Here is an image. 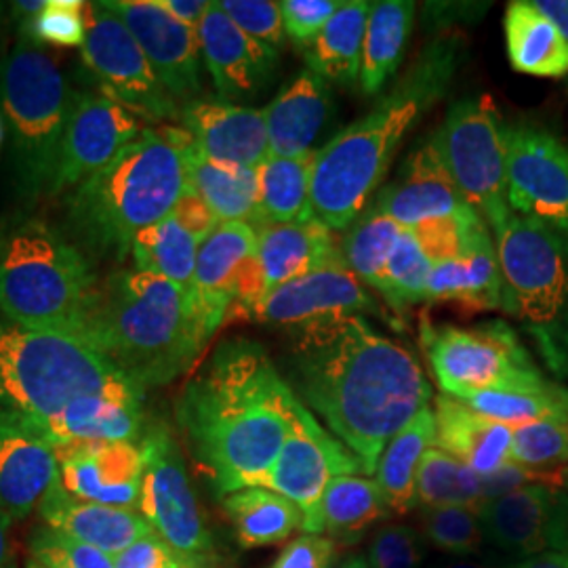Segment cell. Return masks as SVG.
Instances as JSON below:
<instances>
[{
	"instance_id": "obj_52",
	"label": "cell",
	"mask_w": 568,
	"mask_h": 568,
	"mask_svg": "<svg viewBox=\"0 0 568 568\" xmlns=\"http://www.w3.org/2000/svg\"><path fill=\"white\" fill-rule=\"evenodd\" d=\"M114 568H190L156 532L114 556Z\"/></svg>"
},
{
	"instance_id": "obj_16",
	"label": "cell",
	"mask_w": 568,
	"mask_h": 568,
	"mask_svg": "<svg viewBox=\"0 0 568 568\" xmlns=\"http://www.w3.org/2000/svg\"><path fill=\"white\" fill-rule=\"evenodd\" d=\"M384 316L345 262L325 265L304 278L267 291L246 314V321L278 326L286 333L342 316Z\"/></svg>"
},
{
	"instance_id": "obj_34",
	"label": "cell",
	"mask_w": 568,
	"mask_h": 568,
	"mask_svg": "<svg viewBox=\"0 0 568 568\" xmlns=\"http://www.w3.org/2000/svg\"><path fill=\"white\" fill-rule=\"evenodd\" d=\"M236 539L244 549L276 546L304 530V514L291 499L264 487L243 488L224 497Z\"/></svg>"
},
{
	"instance_id": "obj_45",
	"label": "cell",
	"mask_w": 568,
	"mask_h": 568,
	"mask_svg": "<svg viewBox=\"0 0 568 568\" xmlns=\"http://www.w3.org/2000/svg\"><path fill=\"white\" fill-rule=\"evenodd\" d=\"M422 527L434 548L457 556H474L487 541L478 509L429 508L422 514Z\"/></svg>"
},
{
	"instance_id": "obj_63",
	"label": "cell",
	"mask_w": 568,
	"mask_h": 568,
	"mask_svg": "<svg viewBox=\"0 0 568 568\" xmlns=\"http://www.w3.org/2000/svg\"><path fill=\"white\" fill-rule=\"evenodd\" d=\"M28 568H44L42 565H39V562H34V560H30V565H28Z\"/></svg>"
},
{
	"instance_id": "obj_33",
	"label": "cell",
	"mask_w": 568,
	"mask_h": 568,
	"mask_svg": "<svg viewBox=\"0 0 568 568\" xmlns=\"http://www.w3.org/2000/svg\"><path fill=\"white\" fill-rule=\"evenodd\" d=\"M368 13L371 2L366 0L344 2L323 32L305 49L310 72L325 82L345 87L361 81Z\"/></svg>"
},
{
	"instance_id": "obj_58",
	"label": "cell",
	"mask_w": 568,
	"mask_h": 568,
	"mask_svg": "<svg viewBox=\"0 0 568 568\" xmlns=\"http://www.w3.org/2000/svg\"><path fill=\"white\" fill-rule=\"evenodd\" d=\"M11 518L0 511V568H4L7 562V551H9V527H11Z\"/></svg>"
},
{
	"instance_id": "obj_24",
	"label": "cell",
	"mask_w": 568,
	"mask_h": 568,
	"mask_svg": "<svg viewBox=\"0 0 568 568\" xmlns=\"http://www.w3.org/2000/svg\"><path fill=\"white\" fill-rule=\"evenodd\" d=\"M60 485L55 448L20 424L0 417V511L23 520Z\"/></svg>"
},
{
	"instance_id": "obj_54",
	"label": "cell",
	"mask_w": 568,
	"mask_h": 568,
	"mask_svg": "<svg viewBox=\"0 0 568 568\" xmlns=\"http://www.w3.org/2000/svg\"><path fill=\"white\" fill-rule=\"evenodd\" d=\"M156 4L163 7L164 11L171 13L175 20L199 30L211 2H206V0H156Z\"/></svg>"
},
{
	"instance_id": "obj_59",
	"label": "cell",
	"mask_w": 568,
	"mask_h": 568,
	"mask_svg": "<svg viewBox=\"0 0 568 568\" xmlns=\"http://www.w3.org/2000/svg\"><path fill=\"white\" fill-rule=\"evenodd\" d=\"M339 568H371L365 556H349Z\"/></svg>"
},
{
	"instance_id": "obj_17",
	"label": "cell",
	"mask_w": 568,
	"mask_h": 568,
	"mask_svg": "<svg viewBox=\"0 0 568 568\" xmlns=\"http://www.w3.org/2000/svg\"><path fill=\"white\" fill-rule=\"evenodd\" d=\"M142 133V121L103 93H74L53 194L81 185Z\"/></svg>"
},
{
	"instance_id": "obj_48",
	"label": "cell",
	"mask_w": 568,
	"mask_h": 568,
	"mask_svg": "<svg viewBox=\"0 0 568 568\" xmlns=\"http://www.w3.org/2000/svg\"><path fill=\"white\" fill-rule=\"evenodd\" d=\"M222 9L246 37L272 49L274 53L283 51L284 34L283 13L278 2L270 0H224Z\"/></svg>"
},
{
	"instance_id": "obj_38",
	"label": "cell",
	"mask_w": 568,
	"mask_h": 568,
	"mask_svg": "<svg viewBox=\"0 0 568 568\" xmlns=\"http://www.w3.org/2000/svg\"><path fill=\"white\" fill-rule=\"evenodd\" d=\"M201 244L203 239L190 232L171 213L163 222L145 227L133 239L131 255L135 270L156 274L180 286H190Z\"/></svg>"
},
{
	"instance_id": "obj_26",
	"label": "cell",
	"mask_w": 568,
	"mask_h": 568,
	"mask_svg": "<svg viewBox=\"0 0 568 568\" xmlns=\"http://www.w3.org/2000/svg\"><path fill=\"white\" fill-rule=\"evenodd\" d=\"M39 511L47 528L102 549L110 556H119L145 535L154 532L140 511L82 501L68 495L60 485L42 499Z\"/></svg>"
},
{
	"instance_id": "obj_43",
	"label": "cell",
	"mask_w": 568,
	"mask_h": 568,
	"mask_svg": "<svg viewBox=\"0 0 568 568\" xmlns=\"http://www.w3.org/2000/svg\"><path fill=\"white\" fill-rule=\"evenodd\" d=\"M432 267L434 262L429 260L417 236L410 230H405L389 255L379 293L396 310L422 304Z\"/></svg>"
},
{
	"instance_id": "obj_55",
	"label": "cell",
	"mask_w": 568,
	"mask_h": 568,
	"mask_svg": "<svg viewBox=\"0 0 568 568\" xmlns=\"http://www.w3.org/2000/svg\"><path fill=\"white\" fill-rule=\"evenodd\" d=\"M535 4L556 23L568 41V0H535Z\"/></svg>"
},
{
	"instance_id": "obj_50",
	"label": "cell",
	"mask_w": 568,
	"mask_h": 568,
	"mask_svg": "<svg viewBox=\"0 0 568 568\" xmlns=\"http://www.w3.org/2000/svg\"><path fill=\"white\" fill-rule=\"evenodd\" d=\"M284 34L297 47H310L323 32L331 18L342 9L344 2L337 0H283Z\"/></svg>"
},
{
	"instance_id": "obj_23",
	"label": "cell",
	"mask_w": 568,
	"mask_h": 568,
	"mask_svg": "<svg viewBox=\"0 0 568 568\" xmlns=\"http://www.w3.org/2000/svg\"><path fill=\"white\" fill-rule=\"evenodd\" d=\"M373 209L405 230L434 220L480 217L450 182L429 143L410 154L398 180L379 192Z\"/></svg>"
},
{
	"instance_id": "obj_39",
	"label": "cell",
	"mask_w": 568,
	"mask_h": 568,
	"mask_svg": "<svg viewBox=\"0 0 568 568\" xmlns=\"http://www.w3.org/2000/svg\"><path fill=\"white\" fill-rule=\"evenodd\" d=\"M415 499L426 509H478L485 504L483 476L445 450L432 447L419 466Z\"/></svg>"
},
{
	"instance_id": "obj_29",
	"label": "cell",
	"mask_w": 568,
	"mask_h": 568,
	"mask_svg": "<svg viewBox=\"0 0 568 568\" xmlns=\"http://www.w3.org/2000/svg\"><path fill=\"white\" fill-rule=\"evenodd\" d=\"M331 112L328 84L305 70L264 110L270 154L295 159L307 154Z\"/></svg>"
},
{
	"instance_id": "obj_62",
	"label": "cell",
	"mask_w": 568,
	"mask_h": 568,
	"mask_svg": "<svg viewBox=\"0 0 568 568\" xmlns=\"http://www.w3.org/2000/svg\"><path fill=\"white\" fill-rule=\"evenodd\" d=\"M7 11H9V9H4V4H0V30H2V26H4V16H7Z\"/></svg>"
},
{
	"instance_id": "obj_22",
	"label": "cell",
	"mask_w": 568,
	"mask_h": 568,
	"mask_svg": "<svg viewBox=\"0 0 568 568\" xmlns=\"http://www.w3.org/2000/svg\"><path fill=\"white\" fill-rule=\"evenodd\" d=\"M180 116L183 131L211 163L257 169L270 156L264 110L224 100H192Z\"/></svg>"
},
{
	"instance_id": "obj_36",
	"label": "cell",
	"mask_w": 568,
	"mask_h": 568,
	"mask_svg": "<svg viewBox=\"0 0 568 568\" xmlns=\"http://www.w3.org/2000/svg\"><path fill=\"white\" fill-rule=\"evenodd\" d=\"M316 150L295 159L267 156L257 166L260 178V224H291L312 215V175Z\"/></svg>"
},
{
	"instance_id": "obj_6",
	"label": "cell",
	"mask_w": 568,
	"mask_h": 568,
	"mask_svg": "<svg viewBox=\"0 0 568 568\" xmlns=\"http://www.w3.org/2000/svg\"><path fill=\"white\" fill-rule=\"evenodd\" d=\"M82 396L142 403L143 387L84 337L0 323V417L42 422Z\"/></svg>"
},
{
	"instance_id": "obj_14",
	"label": "cell",
	"mask_w": 568,
	"mask_h": 568,
	"mask_svg": "<svg viewBox=\"0 0 568 568\" xmlns=\"http://www.w3.org/2000/svg\"><path fill=\"white\" fill-rule=\"evenodd\" d=\"M365 474L361 462L321 426L297 398L283 450L265 478L270 488L291 499L304 514V532H325L323 495L335 476Z\"/></svg>"
},
{
	"instance_id": "obj_18",
	"label": "cell",
	"mask_w": 568,
	"mask_h": 568,
	"mask_svg": "<svg viewBox=\"0 0 568 568\" xmlns=\"http://www.w3.org/2000/svg\"><path fill=\"white\" fill-rule=\"evenodd\" d=\"M478 514L485 539L495 548L523 558L568 551V488H520L483 504Z\"/></svg>"
},
{
	"instance_id": "obj_13",
	"label": "cell",
	"mask_w": 568,
	"mask_h": 568,
	"mask_svg": "<svg viewBox=\"0 0 568 568\" xmlns=\"http://www.w3.org/2000/svg\"><path fill=\"white\" fill-rule=\"evenodd\" d=\"M84 21L87 37L81 47L82 61L102 84L103 95L145 121L178 119V102L154 74L140 42L124 21L112 13L103 0L84 2Z\"/></svg>"
},
{
	"instance_id": "obj_46",
	"label": "cell",
	"mask_w": 568,
	"mask_h": 568,
	"mask_svg": "<svg viewBox=\"0 0 568 568\" xmlns=\"http://www.w3.org/2000/svg\"><path fill=\"white\" fill-rule=\"evenodd\" d=\"M21 34L30 44L82 47L87 37L84 2L79 0H49L47 9L34 20L20 23Z\"/></svg>"
},
{
	"instance_id": "obj_27",
	"label": "cell",
	"mask_w": 568,
	"mask_h": 568,
	"mask_svg": "<svg viewBox=\"0 0 568 568\" xmlns=\"http://www.w3.org/2000/svg\"><path fill=\"white\" fill-rule=\"evenodd\" d=\"M20 426L41 436L53 448L89 443H133L142 432V403L82 396L55 417Z\"/></svg>"
},
{
	"instance_id": "obj_57",
	"label": "cell",
	"mask_w": 568,
	"mask_h": 568,
	"mask_svg": "<svg viewBox=\"0 0 568 568\" xmlns=\"http://www.w3.org/2000/svg\"><path fill=\"white\" fill-rule=\"evenodd\" d=\"M47 4H49V0H18V2L9 4V13L23 23V21L34 20L47 9Z\"/></svg>"
},
{
	"instance_id": "obj_40",
	"label": "cell",
	"mask_w": 568,
	"mask_h": 568,
	"mask_svg": "<svg viewBox=\"0 0 568 568\" xmlns=\"http://www.w3.org/2000/svg\"><path fill=\"white\" fill-rule=\"evenodd\" d=\"M462 403L511 429L546 419L568 422V389L558 384L523 392H478L462 398Z\"/></svg>"
},
{
	"instance_id": "obj_56",
	"label": "cell",
	"mask_w": 568,
	"mask_h": 568,
	"mask_svg": "<svg viewBox=\"0 0 568 568\" xmlns=\"http://www.w3.org/2000/svg\"><path fill=\"white\" fill-rule=\"evenodd\" d=\"M516 568H568V551H546L520 560Z\"/></svg>"
},
{
	"instance_id": "obj_47",
	"label": "cell",
	"mask_w": 568,
	"mask_h": 568,
	"mask_svg": "<svg viewBox=\"0 0 568 568\" xmlns=\"http://www.w3.org/2000/svg\"><path fill=\"white\" fill-rule=\"evenodd\" d=\"M32 560L44 568H114V556L91 548L53 528H42L32 544Z\"/></svg>"
},
{
	"instance_id": "obj_28",
	"label": "cell",
	"mask_w": 568,
	"mask_h": 568,
	"mask_svg": "<svg viewBox=\"0 0 568 568\" xmlns=\"http://www.w3.org/2000/svg\"><path fill=\"white\" fill-rule=\"evenodd\" d=\"M436 447L488 476L511 459L514 429L478 415L453 396L436 398Z\"/></svg>"
},
{
	"instance_id": "obj_31",
	"label": "cell",
	"mask_w": 568,
	"mask_h": 568,
	"mask_svg": "<svg viewBox=\"0 0 568 568\" xmlns=\"http://www.w3.org/2000/svg\"><path fill=\"white\" fill-rule=\"evenodd\" d=\"M432 447H436V417L426 406L387 443L377 462L375 483L382 488L389 511L405 516L417 506V474Z\"/></svg>"
},
{
	"instance_id": "obj_37",
	"label": "cell",
	"mask_w": 568,
	"mask_h": 568,
	"mask_svg": "<svg viewBox=\"0 0 568 568\" xmlns=\"http://www.w3.org/2000/svg\"><path fill=\"white\" fill-rule=\"evenodd\" d=\"M389 516L386 497L375 480L361 474L335 476L323 495L325 530L333 541L354 546L368 528Z\"/></svg>"
},
{
	"instance_id": "obj_4",
	"label": "cell",
	"mask_w": 568,
	"mask_h": 568,
	"mask_svg": "<svg viewBox=\"0 0 568 568\" xmlns=\"http://www.w3.org/2000/svg\"><path fill=\"white\" fill-rule=\"evenodd\" d=\"M190 148L183 129H143L112 163L77 185L68 199L70 234L95 255L131 253L133 239L169 217L190 192Z\"/></svg>"
},
{
	"instance_id": "obj_51",
	"label": "cell",
	"mask_w": 568,
	"mask_h": 568,
	"mask_svg": "<svg viewBox=\"0 0 568 568\" xmlns=\"http://www.w3.org/2000/svg\"><path fill=\"white\" fill-rule=\"evenodd\" d=\"M337 546L331 537L304 532L288 541L272 568H333Z\"/></svg>"
},
{
	"instance_id": "obj_60",
	"label": "cell",
	"mask_w": 568,
	"mask_h": 568,
	"mask_svg": "<svg viewBox=\"0 0 568 568\" xmlns=\"http://www.w3.org/2000/svg\"><path fill=\"white\" fill-rule=\"evenodd\" d=\"M447 568H495L487 567V565H476V562H455V565H450Z\"/></svg>"
},
{
	"instance_id": "obj_41",
	"label": "cell",
	"mask_w": 568,
	"mask_h": 568,
	"mask_svg": "<svg viewBox=\"0 0 568 568\" xmlns=\"http://www.w3.org/2000/svg\"><path fill=\"white\" fill-rule=\"evenodd\" d=\"M405 227L379 211L363 213L342 241L344 262L361 283L379 291L389 255Z\"/></svg>"
},
{
	"instance_id": "obj_2",
	"label": "cell",
	"mask_w": 568,
	"mask_h": 568,
	"mask_svg": "<svg viewBox=\"0 0 568 568\" xmlns=\"http://www.w3.org/2000/svg\"><path fill=\"white\" fill-rule=\"evenodd\" d=\"M297 396L267 352L230 339L185 384L178 422L211 487L224 499L264 487L288 436Z\"/></svg>"
},
{
	"instance_id": "obj_42",
	"label": "cell",
	"mask_w": 568,
	"mask_h": 568,
	"mask_svg": "<svg viewBox=\"0 0 568 568\" xmlns=\"http://www.w3.org/2000/svg\"><path fill=\"white\" fill-rule=\"evenodd\" d=\"M464 260L467 265V291L462 312L476 314L504 310L506 291L501 265L485 220H478L467 227Z\"/></svg>"
},
{
	"instance_id": "obj_15",
	"label": "cell",
	"mask_w": 568,
	"mask_h": 568,
	"mask_svg": "<svg viewBox=\"0 0 568 568\" xmlns=\"http://www.w3.org/2000/svg\"><path fill=\"white\" fill-rule=\"evenodd\" d=\"M509 209L568 234V145L530 124H504Z\"/></svg>"
},
{
	"instance_id": "obj_8",
	"label": "cell",
	"mask_w": 568,
	"mask_h": 568,
	"mask_svg": "<svg viewBox=\"0 0 568 568\" xmlns=\"http://www.w3.org/2000/svg\"><path fill=\"white\" fill-rule=\"evenodd\" d=\"M72 98L60 68L34 44L18 42L0 60L11 178L26 201L53 194Z\"/></svg>"
},
{
	"instance_id": "obj_7",
	"label": "cell",
	"mask_w": 568,
	"mask_h": 568,
	"mask_svg": "<svg viewBox=\"0 0 568 568\" xmlns=\"http://www.w3.org/2000/svg\"><path fill=\"white\" fill-rule=\"evenodd\" d=\"M100 300L79 246L39 220L0 225V310L11 325L89 339Z\"/></svg>"
},
{
	"instance_id": "obj_61",
	"label": "cell",
	"mask_w": 568,
	"mask_h": 568,
	"mask_svg": "<svg viewBox=\"0 0 568 568\" xmlns=\"http://www.w3.org/2000/svg\"><path fill=\"white\" fill-rule=\"evenodd\" d=\"M4 135H7V129H4V121H2V114H0V152H2V143H4Z\"/></svg>"
},
{
	"instance_id": "obj_1",
	"label": "cell",
	"mask_w": 568,
	"mask_h": 568,
	"mask_svg": "<svg viewBox=\"0 0 568 568\" xmlns=\"http://www.w3.org/2000/svg\"><path fill=\"white\" fill-rule=\"evenodd\" d=\"M288 337L284 382L373 474L387 443L429 406L432 386L419 361L365 316L302 326Z\"/></svg>"
},
{
	"instance_id": "obj_49",
	"label": "cell",
	"mask_w": 568,
	"mask_h": 568,
	"mask_svg": "<svg viewBox=\"0 0 568 568\" xmlns=\"http://www.w3.org/2000/svg\"><path fill=\"white\" fill-rule=\"evenodd\" d=\"M424 551L417 532L405 525L379 528L371 539L366 562L371 568H419Z\"/></svg>"
},
{
	"instance_id": "obj_53",
	"label": "cell",
	"mask_w": 568,
	"mask_h": 568,
	"mask_svg": "<svg viewBox=\"0 0 568 568\" xmlns=\"http://www.w3.org/2000/svg\"><path fill=\"white\" fill-rule=\"evenodd\" d=\"M173 215L182 222L190 232L196 236L206 239L215 227H217V217L211 213V209L199 199L194 192H187L178 206L173 209Z\"/></svg>"
},
{
	"instance_id": "obj_20",
	"label": "cell",
	"mask_w": 568,
	"mask_h": 568,
	"mask_svg": "<svg viewBox=\"0 0 568 568\" xmlns=\"http://www.w3.org/2000/svg\"><path fill=\"white\" fill-rule=\"evenodd\" d=\"M60 487L82 501L110 508H140L143 480L142 445L89 443L55 448Z\"/></svg>"
},
{
	"instance_id": "obj_10",
	"label": "cell",
	"mask_w": 568,
	"mask_h": 568,
	"mask_svg": "<svg viewBox=\"0 0 568 568\" xmlns=\"http://www.w3.org/2000/svg\"><path fill=\"white\" fill-rule=\"evenodd\" d=\"M427 363L440 389L457 400L478 392L551 386L506 323L476 328L424 326Z\"/></svg>"
},
{
	"instance_id": "obj_12",
	"label": "cell",
	"mask_w": 568,
	"mask_h": 568,
	"mask_svg": "<svg viewBox=\"0 0 568 568\" xmlns=\"http://www.w3.org/2000/svg\"><path fill=\"white\" fill-rule=\"evenodd\" d=\"M142 450L140 514L187 567L203 568L213 556V541L178 443L164 427H152L143 436Z\"/></svg>"
},
{
	"instance_id": "obj_30",
	"label": "cell",
	"mask_w": 568,
	"mask_h": 568,
	"mask_svg": "<svg viewBox=\"0 0 568 568\" xmlns=\"http://www.w3.org/2000/svg\"><path fill=\"white\" fill-rule=\"evenodd\" d=\"M511 68L537 79L568 74V41L535 0H511L504 18Z\"/></svg>"
},
{
	"instance_id": "obj_44",
	"label": "cell",
	"mask_w": 568,
	"mask_h": 568,
	"mask_svg": "<svg viewBox=\"0 0 568 568\" xmlns=\"http://www.w3.org/2000/svg\"><path fill=\"white\" fill-rule=\"evenodd\" d=\"M509 462L541 471L568 467V422L546 419L516 427Z\"/></svg>"
},
{
	"instance_id": "obj_25",
	"label": "cell",
	"mask_w": 568,
	"mask_h": 568,
	"mask_svg": "<svg viewBox=\"0 0 568 568\" xmlns=\"http://www.w3.org/2000/svg\"><path fill=\"white\" fill-rule=\"evenodd\" d=\"M257 260L265 288L304 278L325 265L344 262L335 232L314 215L291 224H267L257 230Z\"/></svg>"
},
{
	"instance_id": "obj_19",
	"label": "cell",
	"mask_w": 568,
	"mask_h": 568,
	"mask_svg": "<svg viewBox=\"0 0 568 568\" xmlns=\"http://www.w3.org/2000/svg\"><path fill=\"white\" fill-rule=\"evenodd\" d=\"M140 42L143 55L169 95L192 102L201 91L199 32L156 4V0H103Z\"/></svg>"
},
{
	"instance_id": "obj_9",
	"label": "cell",
	"mask_w": 568,
	"mask_h": 568,
	"mask_svg": "<svg viewBox=\"0 0 568 568\" xmlns=\"http://www.w3.org/2000/svg\"><path fill=\"white\" fill-rule=\"evenodd\" d=\"M493 234L504 310L535 328L554 371H567L568 234L514 211Z\"/></svg>"
},
{
	"instance_id": "obj_35",
	"label": "cell",
	"mask_w": 568,
	"mask_h": 568,
	"mask_svg": "<svg viewBox=\"0 0 568 568\" xmlns=\"http://www.w3.org/2000/svg\"><path fill=\"white\" fill-rule=\"evenodd\" d=\"M415 21V4L405 0L371 2L366 20L361 87L366 95H377L396 72Z\"/></svg>"
},
{
	"instance_id": "obj_11",
	"label": "cell",
	"mask_w": 568,
	"mask_h": 568,
	"mask_svg": "<svg viewBox=\"0 0 568 568\" xmlns=\"http://www.w3.org/2000/svg\"><path fill=\"white\" fill-rule=\"evenodd\" d=\"M429 148L466 203L493 230L511 209L506 182L504 122L493 98H466L450 105Z\"/></svg>"
},
{
	"instance_id": "obj_32",
	"label": "cell",
	"mask_w": 568,
	"mask_h": 568,
	"mask_svg": "<svg viewBox=\"0 0 568 568\" xmlns=\"http://www.w3.org/2000/svg\"><path fill=\"white\" fill-rule=\"evenodd\" d=\"M187 182L211 209L217 222H246L257 230L260 224V178L257 169H232L206 161L203 154L190 148Z\"/></svg>"
},
{
	"instance_id": "obj_5",
	"label": "cell",
	"mask_w": 568,
	"mask_h": 568,
	"mask_svg": "<svg viewBox=\"0 0 568 568\" xmlns=\"http://www.w3.org/2000/svg\"><path fill=\"white\" fill-rule=\"evenodd\" d=\"M211 339L190 286L135 267L103 284L89 326V342L143 389L187 373Z\"/></svg>"
},
{
	"instance_id": "obj_3",
	"label": "cell",
	"mask_w": 568,
	"mask_h": 568,
	"mask_svg": "<svg viewBox=\"0 0 568 568\" xmlns=\"http://www.w3.org/2000/svg\"><path fill=\"white\" fill-rule=\"evenodd\" d=\"M455 68L457 42H434L371 112L316 150L310 201L316 220L342 232L365 213L403 138L445 95Z\"/></svg>"
},
{
	"instance_id": "obj_21",
	"label": "cell",
	"mask_w": 568,
	"mask_h": 568,
	"mask_svg": "<svg viewBox=\"0 0 568 568\" xmlns=\"http://www.w3.org/2000/svg\"><path fill=\"white\" fill-rule=\"evenodd\" d=\"M196 32L204 65L224 102L251 100L274 79L278 53L246 37L222 2L209 4Z\"/></svg>"
}]
</instances>
